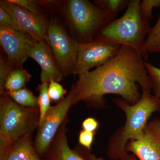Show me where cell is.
I'll return each mask as SVG.
<instances>
[{"label":"cell","instance_id":"cell-1","mask_svg":"<svg viewBox=\"0 0 160 160\" xmlns=\"http://www.w3.org/2000/svg\"><path fill=\"white\" fill-rule=\"evenodd\" d=\"M142 58L133 48L121 46L117 54L102 66L79 75L73 83L74 104L85 102L88 106L101 109L106 106L104 96L118 95L133 105L142 92H152L151 79Z\"/></svg>","mask_w":160,"mask_h":160},{"label":"cell","instance_id":"cell-2","mask_svg":"<svg viewBox=\"0 0 160 160\" xmlns=\"http://www.w3.org/2000/svg\"><path fill=\"white\" fill-rule=\"evenodd\" d=\"M126 115L125 124L109 138L107 154L111 160H120L127 153L126 146L130 141L140 139L149 119L160 112V99L149 92H142L139 100L131 105L122 98L112 100Z\"/></svg>","mask_w":160,"mask_h":160},{"label":"cell","instance_id":"cell-3","mask_svg":"<svg viewBox=\"0 0 160 160\" xmlns=\"http://www.w3.org/2000/svg\"><path fill=\"white\" fill-rule=\"evenodd\" d=\"M140 0H130L124 14L103 28L95 40L129 46L147 61L149 53L145 48V43L151 28L150 21L140 12Z\"/></svg>","mask_w":160,"mask_h":160},{"label":"cell","instance_id":"cell-4","mask_svg":"<svg viewBox=\"0 0 160 160\" xmlns=\"http://www.w3.org/2000/svg\"><path fill=\"white\" fill-rule=\"evenodd\" d=\"M38 107L27 108L15 102L7 95L0 98V155L39 125Z\"/></svg>","mask_w":160,"mask_h":160},{"label":"cell","instance_id":"cell-5","mask_svg":"<svg viewBox=\"0 0 160 160\" xmlns=\"http://www.w3.org/2000/svg\"><path fill=\"white\" fill-rule=\"evenodd\" d=\"M62 9L71 36L79 43L95 40L103 28L116 19L89 0L66 1Z\"/></svg>","mask_w":160,"mask_h":160},{"label":"cell","instance_id":"cell-6","mask_svg":"<svg viewBox=\"0 0 160 160\" xmlns=\"http://www.w3.org/2000/svg\"><path fill=\"white\" fill-rule=\"evenodd\" d=\"M45 40L50 46L64 77L74 74L79 43L69 35L58 18H51L49 20Z\"/></svg>","mask_w":160,"mask_h":160},{"label":"cell","instance_id":"cell-7","mask_svg":"<svg viewBox=\"0 0 160 160\" xmlns=\"http://www.w3.org/2000/svg\"><path fill=\"white\" fill-rule=\"evenodd\" d=\"M74 88L72 84L66 98L55 106H51L40 123L36 136L34 148L39 155L46 154L57 133L66 119L67 113L74 105Z\"/></svg>","mask_w":160,"mask_h":160},{"label":"cell","instance_id":"cell-8","mask_svg":"<svg viewBox=\"0 0 160 160\" xmlns=\"http://www.w3.org/2000/svg\"><path fill=\"white\" fill-rule=\"evenodd\" d=\"M121 46L97 40L79 43L74 74L80 75L108 62L117 54Z\"/></svg>","mask_w":160,"mask_h":160},{"label":"cell","instance_id":"cell-9","mask_svg":"<svg viewBox=\"0 0 160 160\" xmlns=\"http://www.w3.org/2000/svg\"><path fill=\"white\" fill-rule=\"evenodd\" d=\"M36 42L26 32L0 26L1 45L13 66H22L29 58V49Z\"/></svg>","mask_w":160,"mask_h":160},{"label":"cell","instance_id":"cell-10","mask_svg":"<svg viewBox=\"0 0 160 160\" xmlns=\"http://www.w3.org/2000/svg\"><path fill=\"white\" fill-rule=\"evenodd\" d=\"M0 6L12 17L22 31L37 42L45 40L49 24L46 17L32 13L9 0L0 1Z\"/></svg>","mask_w":160,"mask_h":160},{"label":"cell","instance_id":"cell-11","mask_svg":"<svg viewBox=\"0 0 160 160\" xmlns=\"http://www.w3.org/2000/svg\"><path fill=\"white\" fill-rule=\"evenodd\" d=\"M127 152H131L140 160H160V118L149 121L140 139L130 141L126 146Z\"/></svg>","mask_w":160,"mask_h":160},{"label":"cell","instance_id":"cell-12","mask_svg":"<svg viewBox=\"0 0 160 160\" xmlns=\"http://www.w3.org/2000/svg\"><path fill=\"white\" fill-rule=\"evenodd\" d=\"M28 55L41 67V83H49L52 80L59 82L63 79L64 76L58 66L52 50L46 40L36 42L29 49Z\"/></svg>","mask_w":160,"mask_h":160},{"label":"cell","instance_id":"cell-13","mask_svg":"<svg viewBox=\"0 0 160 160\" xmlns=\"http://www.w3.org/2000/svg\"><path fill=\"white\" fill-rule=\"evenodd\" d=\"M67 118L60 127L46 153L50 160H86L77 149H72L68 143L66 132Z\"/></svg>","mask_w":160,"mask_h":160},{"label":"cell","instance_id":"cell-14","mask_svg":"<svg viewBox=\"0 0 160 160\" xmlns=\"http://www.w3.org/2000/svg\"><path fill=\"white\" fill-rule=\"evenodd\" d=\"M29 134L13 143L2 154L0 160H42L35 149Z\"/></svg>","mask_w":160,"mask_h":160},{"label":"cell","instance_id":"cell-15","mask_svg":"<svg viewBox=\"0 0 160 160\" xmlns=\"http://www.w3.org/2000/svg\"><path fill=\"white\" fill-rule=\"evenodd\" d=\"M31 75L22 66H14L6 79L2 91L3 92H12L25 88L26 85L30 81Z\"/></svg>","mask_w":160,"mask_h":160},{"label":"cell","instance_id":"cell-16","mask_svg":"<svg viewBox=\"0 0 160 160\" xmlns=\"http://www.w3.org/2000/svg\"><path fill=\"white\" fill-rule=\"evenodd\" d=\"M20 106L27 108L38 107V97L31 90L25 88L12 92H3Z\"/></svg>","mask_w":160,"mask_h":160},{"label":"cell","instance_id":"cell-17","mask_svg":"<svg viewBox=\"0 0 160 160\" xmlns=\"http://www.w3.org/2000/svg\"><path fill=\"white\" fill-rule=\"evenodd\" d=\"M130 0H95L94 3L100 9L116 18L119 12L127 8Z\"/></svg>","mask_w":160,"mask_h":160},{"label":"cell","instance_id":"cell-18","mask_svg":"<svg viewBox=\"0 0 160 160\" xmlns=\"http://www.w3.org/2000/svg\"><path fill=\"white\" fill-rule=\"evenodd\" d=\"M145 48L149 53L160 52V12L156 23L146 37Z\"/></svg>","mask_w":160,"mask_h":160},{"label":"cell","instance_id":"cell-19","mask_svg":"<svg viewBox=\"0 0 160 160\" xmlns=\"http://www.w3.org/2000/svg\"><path fill=\"white\" fill-rule=\"evenodd\" d=\"M49 83L47 82L41 83L38 86L39 92L38 97V105L40 111V123L42 122L47 112L51 107L50 98L48 94Z\"/></svg>","mask_w":160,"mask_h":160},{"label":"cell","instance_id":"cell-20","mask_svg":"<svg viewBox=\"0 0 160 160\" xmlns=\"http://www.w3.org/2000/svg\"><path fill=\"white\" fill-rule=\"evenodd\" d=\"M144 65L151 79L152 92L160 99V69L147 62H145Z\"/></svg>","mask_w":160,"mask_h":160},{"label":"cell","instance_id":"cell-21","mask_svg":"<svg viewBox=\"0 0 160 160\" xmlns=\"http://www.w3.org/2000/svg\"><path fill=\"white\" fill-rule=\"evenodd\" d=\"M9 1L32 13L45 17L39 1L33 0H9Z\"/></svg>","mask_w":160,"mask_h":160},{"label":"cell","instance_id":"cell-22","mask_svg":"<svg viewBox=\"0 0 160 160\" xmlns=\"http://www.w3.org/2000/svg\"><path fill=\"white\" fill-rule=\"evenodd\" d=\"M66 93V90L58 82L51 80L48 87V94L52 102H61L64 99V96Z\"/></svg>","mask_w":160,"mask_h":160},{"label":"cell","instance_id":"cell-23","mask_svg":"<svg viewBox=\"0 0 160 160\" xmlns=\"http://www.w3.org/2000/svg\"><path fill=\"white\" fill-rule=\"evenodd\" d=\"M160 7V0H143L140 2L139 10L143 17L151 21L153 18V8Z\"/></svg>","mask_w":160,"mask_h":160},{"label":"cell","instance_id":"cell-24","mask_svg":"<svg viewBox=\"0 0 160 160\" xmlns=\"http://www.w3.org/2000/svg\"><path fill=\"white\" fill-rule=\"evenodd\" d=\"M7 59L1 53L0 57V91H2L6 79L14 68Z\"/></svg>","mask_w":160,"mask_h":160},{"label":"cell","instance_id":"cell-25","mask_svg":"<svg viewBox=\"0 0 160 160\" xmlns=\"http://www.w3.org/2000/svg\"><path fill=\"white\" fill-rule=\"evenodd\" d=\"M0 26L16 31L22 32L12 17L0 6Z\"/></svg>","mask_w":160,"mask_h":160},{"label":"cell","instance_id":"cell-26","mask_svg":"<svg viewBox=\"0 0 160 160\" xmlns=\"http://www.w3.org/2000/svg\"><path fill=\"white\" fill-rule=\"evenodd\" d=\"M95 134L96 132L86 131L83 129L80 131L78 137L80 146L88 150H91Z\"/></svg>","mask_w":160,"mask_h":160},{"label":"cell","instance_id":"cell-27","mask_svg":"<svg viewBox=\"0 0 160 160\" xmlns=\"http://www.w3.org/2000/svg\"><path fill=\"white\" fill-rule=\"evenodd\" d=\"M83 130L95 132L99 127V123L94 118L89 117L85 119L82 123Z\"/></svg>","mask_w":160,"mask_h":160},{"label":"cell","instance_id":"cell-28","mask_svg":"<svg viewBox=\"0 0 160 160\" xmlns=\"http://www.w3.org/2000/svg\"><path fill=\"white\" fill-rule=\"evenodd\" d=\"M76 149L86 160H106L102 157H98L95 155L91 153V150H88L82 146L78 147Z\"/></svg>","mask_w":160,"mask_h":160},{"label":"cell","instance_id":"cell-29","mask_svg":"<svg viewBox=\"0 0 160 160\" xmlns=\"http://www.w3.org/2000/svg\"><path fill=\"white\" fill-rule=\"evenodd\" d=\"M120 160H140L134 154H129L127 152L121 158Z\"/></svg>","mask_w":160,"mask_h":160}]
</instances>
